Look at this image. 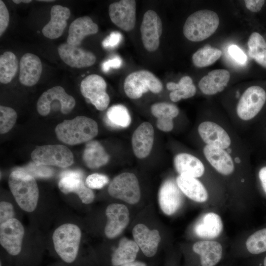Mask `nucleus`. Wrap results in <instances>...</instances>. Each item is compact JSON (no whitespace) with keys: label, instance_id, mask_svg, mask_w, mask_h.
Segmentation results:
<instances>
[{"label":"nucleus","instance_id":"79ce46f5","mask_svg":"<svg viewBox=\"0 0 266 266\" xmlns=\"http://www.w3.org/2000/svg\"><path fill=\"white\" fill-rule=\"evenodd\" d=\"M123 36L122 34L117 31L110 33L102 42L103 47L106 49H112L116 47L121 43Z\"/></svg>","mask_w":266,"mask_h":266},{"label":"nucleus","instance_id":"a211bd4d","mask_svg":"<svg viewBox=\"0 0 266 266\" xmlns=\"http://www.w3.org/2000/svg\"><path fill=\"white\" fill-rule=\"evenodd\" d=\"M154 139V130L151 123H141L134 131L132 137L133 153L138 159H144L151 153Z\"/></svg>","mask_w":266,"mask_h":266},{"label":"nucleus","instance_id":"20e7f679","mask_svg":"<svg viewBox=\"0 0 266 266\" xmlns=\"http://www.w3.org/2000/svg\"><path fill=\"white\" fill-rule=\"evenodd\" d=\"M81 235L80 229L73 224H63L54 231L52 237L55 250L65 263L71 264L76 260Z\"/></svg>","mask_w":266,"mask_h":266},{"label":"nucleus","instance_id":"09e8293b","mask_svg":"<svg viewBox=\"0 0 266 266\" xmlns=\"http://www.w3.org/2000/svg\"><path fill=\"white\" fill-rule=\"evenodd\" d=\"M258 177L263 190L266 194V165L260 168L258 172Z\"/></svg>","mask_w":266,"mask_h":266},{"label":"nucleus","instance_id":"9d476101","mask_svg":"<svg viewBox=\"0 0 266 266\" xmlns=\"http://www.w3.org/2000/svg\"><path fill=\"white\" fill-rule=\"evenodd\" d=\"M83 177L84 174L81 170L64 171L61 174V178L58 186L63 193H74L78 196L83 203L89 204L94 200L95 195L93 191L85 185Z\"/></svg>","mask_w":266,"mask_h":266},{"label":"nucleus","instance_id":"72a5a7b5","mask_svg":"<svg viewBox=\"0 0 266 266\" xmlns=\"http://www.w3.org/2000/svg\"><path fill=\"white\" fill-rule=\"evenodd\" d=\"M105 123L113 128H126L132 121L131 116L127 108L122 104H115L107 111Z\"/></svg>","mask_w":266,"mask_h":266},{"label":"nucleus","instance_id":"e433bc0d","mask_svg":"<svg viewBox=\"0 0 266 266\" xmlns=\"http://www.w3.org/2000/svg\"><path fill=\"white\" fill-rule=\"evenodd\" d=\"M248 252L254 255L266 252V228L260 230L251 235L246 242Z\"/></svg>","mask_w":266,"mask_h":266},{"label":"nucleus","instance_id":"4468645a","mask_svg":"<svg viewBox=\"0 0 266 266\" xmlns=\"http://www.w3.org/2000/svg\"><path fill=\"white\" fill-rule=\"evenodd\" d=\"M24 229L15 218L0 225L1 245L11 256H17L21 251Z\"/></svg>","mask_w":266,"mask_h":266},{"label":"nucleus","instance_id":"8fccbe9b","mask_svg":"<svg viewBox=\"0 0 266 266\" xmlns=\"http://www.w3.org/2000/svg\"><path fill=\"white\" fill-rule=\"evenodd\" d=\"M121 266H146L144 263L141 262H133L128 264L123 265Z\"/></svg>","mask_w":266,"mask_h":266},{"label":"nucleus","instance_id":"a19ab883","mask_svg":"<svg viewBox=\"0 0 266 266\" xmlns=\"http://www.w3.org/2000/svg\"><path fill=\"white\" fill-rule=\"evenodd\" d=\"M14 212L13 205L6 201H1L0 203V224L14 218Z\"/></svg>","mask_w":266,"mask_h":266},{"label":"nucleus","instance_id":"dca6fc26","mask_svg":"<svg viewBox=\"0 0 266 266\" xmlns=\"http://www.w3.org/2000/svg\"><path fill=\"white\" fill-rule=\"evenodd\" d=\"M105 213L107 223L104 233L109 238L118 236L126 228L129 222V212L127 206L122 204L113 203L109 205Z\"/></svg>","mask_w":266,"mask_h":266},{"label":"nucleus","instance_id":"ea45409f","mask_svg":"<svg viewBox=\"0 0 266 266\" xmlns=\"http://www.w3.org/2000/svg\"><path fill=\"white\" fill-rule=\"evenodd\" d=\"M109 182L108 177L104 174L93 173L86 179V184L90 189H100L103 188Z\"/></svg>","mask_w":266,"mask_h":266},{"label":"nucleus","instance_id":"5701e85b","mask_svg":"<svg viewBox=\"0 0 266 266\" xmlns=\"http://www.w3.org/2000/svg\"><path fill=\"white\" fill-rule=\"evenodd\" d=\"M193 250L199 256L200 266H216L223 255L221 244L214 241L197 242L193 245Z\"/></svg>","mask_w":266,"mask_h":266},{"label":"nucleus","instance_id":"603ef678","mask_svg":"<svg viewBox=\"0 0 266 266\" xmlns=\"http://www.w3.org/2000/svg\"><path fill=\"white\" fill-rule=\"evenodd\" d=\"M259 266H266V255L263 258L261 263H259Z\"/></svg>","mask_w":266,"mask_h":266},{"label":"nucleus","instance_id":"2f4dec72","mask_svg":"<svg viewBox=\"0 0 266 266\" xmlns=\"http://www.w3.org/2000/svg\"><path fill=\"white\" fill-rule=\"evenodd\" d=\"M138 251L139 247L135 241L122 238L112 256V265L119 266L134 262Z\"/></svg>","mask_w":266,"mask_h":266},{"label":"nucleus","instance_id":"5fc2aeb1","mask_svg":"<svg viewBox=\"0 0 266 266\" xmlns=\"http://www.w3.org/2000/svg\"><path fill=\"white\" fill-rule=\"evenodd\" d=\"M265 126H266V122H265Z\"/></svg>","mask_w":266,"mask_h":266},{"label":"nucleus","instance_id":"bb28decb","mask_svg":"<svg viewBox=\"0 0 266 266\" xmlns=\"http://www.w3.org/2000/svg\"><path fill=\"white\" fill-rule=\"evenodd\" d=\"M151 112L157 118V128L163 132H168L173 129V119L177 116L179 111L174 104L160 102L152 105Z\"/></svg>","mask_w":266,"mask_h":266},{"label":"nucleus","instance_id":"f03ea898","mask_svg":"<svg viewBox=\"0 0 266 266\" xmlns=\"http://www.w3.org/2000/svg\"><path fill=\"white\" fill-rule=\"evenodd\" d=\"M8 185L21 208L27 212L33 211L37 205L39 196L38 188L34 177L17 169L10 173Z\"/></svg>","mask_w":266,"mask_h":266},{"label":"nucleus","instance_id":"f704fd0d","mask_svg":"<svg viewBox=\"0 0 266 266\" xmlns=\"http://www.w3.org/2000/svg\"><path fill=\"white\" fill-rule=\"evenodd\" d=\"M18 61L15 55L10 51L5 52L0 56V82H10L18 69Z\"/></svg>","mask_w":266,"mask_h":266},{"label":"nucleus","instance_id":"aec40b11","mask_svg":"<svg viewBox=\"0 0 266 266\" xmlns=\"http://www.w3.org/2000/svg\"><path fill=\"white\" fill-rule=\"evenodd\" d=\"M133 234L134 241L146 256L151 257L156 253L161 241L158 230H150L144 224H138L134 227Z\"/></svg>","mask_w":266,"mask_h":266},{"label":"nucleus","instance_id":"58836bf2","mask_svg":"<svg viewBox=\"0 0 266 266\" xmlns=\"http://www.w3.org/2000/svg\"><path fill=\"white\" fill-rule=\"evenodd\" d=\"M30 174L33 177L48 178L51 177L54 173V170L46 166L35 163H31L25 167L19 168Z\"/></svg>","mask_w":266,"mask_h":266},{"label":"nucleus","instance_id":"2eb2a0df","mask_svg":"<svg viewBox=\"0 0 266 266\" xmlns=\"http://www.w3.org/2000/svg\"><path fill=\"white\" fill-rule=\"evenodd\" d=\"M58 52L63 61L72 67H88L96 61V57L92 52L67 43L60 45Z\"/></svg>","mask_w":266,"mask_h":266},{"label":"nucleus","instance_id":"49530a36","mask_svg":"<svg viewBox=\"0 0 266 266\" xmlns=\"http://www.w3.org/2000/svg\"><path fill=\"white\" fill-rule=\"evenodd\" d=\"M122 65V60L119 56H116L112 59L104 61L101 66L102 69L104 72H107L111 68L118 69Z\"/></svg>","mask_w":266,"mask_h":266},{"label":"nucleus","instance_id":"423d86ee","mask_svg":"<svg viewBox=\"0 0 266 266\" xmlns=\"http://www.w3.org/2000/svg\"><path fill=\"white\" fill-rule=\"evenodd\" d=\"M33 161L43 166H55L65 168L73 163V155L64 145L49 144L37 147L31 153Z\"/></svg>","mask_w":266,"mask_h":266},{"label":"nucleus","instance_id":"473e14b6","mask_svg":"<svg viewBox=\"0 0 266 266\" xmlns=\"http://www.w3.org/2000/svg\"><path fill=\"white\" fill-rule=\"evenodd\" d=\"M166 86L167 90L171 91L169 96L173 102L191 98L196 93V87L193 83L192 79L189 76L182 77L177 83L169 82Z\"/></svg>","mask_w":266,"mask_h":266},{"label":"nucleus","instance_id":"864d4df0","mask_svg":"<svg viewBox=\"0 0 266 266\" xmlns=\"http://www.w3.org/2000/svg\"><path fill=\"white\" fill-rule=\"evenodd\" d=\"M38 1H44V2H52V1H54V0H38Z\"/></svg>","mask_w":266,"mask_h":266},{"label":"nucleus","instance_id":"cd10ccee","mask_svg":"<svg viewBox=\"0 0 266 266\" xmlns=\"http://www.w3.org/2000/svg\"><path fill=\"white\" fill-rule=\"evenodd\" d=\"M223 229L221 217L213 212L204 214L194 226V232L199 237L211 239L217 237Z\"/></svg>","mask_w":266,"mask_h":266},{"label":"nucleus","instance_id":"412c9836","mask_svg":"<svg viewBox=\"0 0 266 266\" xmlns=\"http://www.w3.org/2000/svg\"><path fill=\"white\" fill-rule=\"evenodd\" d=\"M19 80L26 86L36 84L41 75L42 67L41 60L36 55L27 53L20 61Z\"/></svg>","mask_w":266,"mask_h":266},{"label":"nucleus","instance_id":"ddd939ff","mask_svg":"<svg viewBox=\"0 0 266 266\" xmlns=\"http://www.w3.org/2000/svg\"><path fill=\"white\" fill-rule=\"evenodd\" d=\"M108 13L112 22L123 31L133 30L136 22V2L122 0L111 3Z\"/></svg>","mask_w":266,"mask_h":266},{"label":"nucleus","instance_id":"a18cd8bd","mask_svg":"<svg viewBox=\"0 0 266 266\" xmlns=\"http://www.w3.org/2000/svg\"><path fill=\"white\" fill-rule=\"evenodd\" d=\"M230 55L238 63L244 64L247 61V56L243 51L236 45H231L228 48Z\"/></svg>","mask_w":266,"mask_h":266},{"label":"nucleus","instance_id":"39448f33","mask_svg":"<svg viewBox=\"0 0 266 266\" xmlns=\"http://www.w3.org/2000/svg\"><path fill=\"white\" fill-rule=\"evenodd\" d=\"M163 84L153 73L147 70H139L129 74L124 82V90L131 99H138L148 91L154 94L160 93Z\"/></svg>","mask_w":266,"mask_h":266},{"label":"nucleus","instance_id":"6ab92c4d","mask_svg":"<svg viewBox=\"0 0 266 266\" xmlns=\"http://www.w3.org/2000/svg\"><path fill=\"white\" fill-rule=\"evenodd\" d=\"M198 131L201 139L207 145L224 149L228 148L231 143L226 131L214 122H203L199 125Z\"/></svg>","mask_w":266,"mask_h":266},{"label":"nucleus","instance_id":"7ed1b4c3","mask_svg":"<svg viewBox=\"0 0 266 266\" xmlns=\"http://www.w3.org/2000/svg\"><path fill=\"white\" fill-rule=\"evenodd\" d=\"M219 24V18L215 12L202 9L191 14L183 26L184 36L194 42L202 41L213 34Z\"/></svg>","mask_w":266,"mask_h":266},{"label":"nucleus","instance_id":"b1692460","mask_svg":"<svg viewBox=\"0 0 266 266\" xmlns=\"http://www.w3.org/2000/svg\"><path fill=\"white\" fill-rule=\"evenodd\" d=\"M98 31V25L90 17L77 18L69 26L66 43L78 46L86 36L95 34Z\"/></svg>","mask_w":266,"mask_h":266},{"label":"nucleus","instance_id":"37998d69","mask_svg":"<svg viewBox=\"0 0 266 266\" xmlns=\"http://www.w3.org/2000/svg\"><path fill=\"white\" fill-rule=\"evenodd\" d=\"M9 22L8 10L1 0H0V35L5 31Z\"/></svg>","mask_w":266,"mask_h":266},{"label":"nucleus","instance_id":"c756f323","mask_svg":"<svg viewBox=\"0 0 266 266\" xmlns=\"http://www.w3.org/2000/svg\"><path fill=\"white\" fill-rule=\"evenodd\" d=\"M176 181L181 192L190 199L198 202H203L207 200V192L196 178L179 175Z\"/></svg>","mask_w":266,"mask_h":266},{"label":"nucleus","instance_id":"7c9ffc66","mask_svg":"<svg viewBox=\"0 0 266 266\" xmlns=\"http://www.w3.org/2000/svg\"><path fill=\"white\" fill-rule=\"evenodd\" d=\"M109 158V155L99 141L91 140L86 143L83 160L89 168H96L104 166L108 162Z\"/></svg>","mask_w":266,"mask_h":266},{"label":"nucleus","instance_id":"f3484780","mask_svg":"<svg viewBox=\"0 0 266 266\" xmlns=\"http://www.w3.org/2000/svg\"><path fill=\"white\" fill-rule=\"evenodd\" d=\"M181 191L177 183L171 179L165 181L159 192V203L163 212L167 215L174 214L183 202Z\"/></svg>","mask_w":266,"mask_h":266},{"label":"nucleus","instance_id":"1a4fd4ad","mask_svg":"<svg viewBox=\"0 0 266 266\" xmlns=\"http://www.w3.org/2000/svg\"><path fill=\"white\" fill-rule=\"evenodd\" d=\"M107 84L100 76L92 74L85 77L80 83V92L97 109H106L110 102V98L106 92Z\"/></svg>","mask_w":266,"mask_h":266},{"label":"nucleus","instance_id":"c85d7f7f","mask_svg":"<svg viewBox=\"0 0 266 266\" xmlns=\"http://www.w3.org/2000/svg\"><path fill=\"white\" fill-rule=\"evenodd\" d=\"M174 165L181 175L194 178L201 176L204 172L202 163L197 157L187 153H180L174 158Z\"/></svg>","mask_w":266,"mask_h":266},{"label":"nucleus","instance_id":"0eeeda50","mask_svg":"<svg viewBox=\"0 0 266 266\" xmlns=\"http://www.w3.org/2000/svg\"><path fill=\"white\" fill-rule=\"evenodd\" d=\"M266 104V90L258 85H252L244 91L236 106L238 116L244 121L257 117Z\"/></svg>","mask_w":266,"mask_h":266},{"label":"nucleus","instance_id":"4c0bfd02","mask_svg":"<svg viewBox=\"0 0 266 266\" xmlns=\"http://www.w3.org/2000/svg\"><path fill=\"white\" fill-rule=\"evenodd\" d=\"M17 118L16 111L12 108L0 106V133L8 132L15 125Z\"/></svg>","mask_w":266,"mask_h":266},{"label":"nucleus","instance_id":"a878e982","mask_svg":"<svg viewBox=\"0 0 266 266\" xmlns=\"http://www.w3.org/2000/svg\"><path fill=\"white\" fill-rule=\"evenodd\" d=\"M230 78L229 72L224 69H214L209 72L199 82V87L202 93L213 95L223 91Z\"/></svg>","mask_w":266,"mask_h":266},{"label":"nucleus","instance_id":"f257e3e1","mask_svg":"<svg viewBox=\"0 0 266 266\" xmlns=\"http://www.w3.org/2000/svg\"><path fill=\"white\" fill-rule=\"evenodd\" d=\"M55 132L61 141L73 145L91 141L98 133V126L90 118L78 116L57 125Z\"/></svg>","mask_w":266,"mask_h":266},{"label":"nucleus","instance_id":"3c124183","mask_svg":"<svg viewBox=\"0 0 266 266\" xmlns=\"http://www.w3.org/2000/svg\"><path fill=\"white\" fill-rule=\"evenodd\" d=\"M14 3L16 4H19L20 3H29L32 1L31 0H13Z\"/></svg>","mask_w":266,"mask_h":266},{"label":"nucleus","instance_id":"393cba45","mask_svg":"<svg viewBox=\"0 0 266 266\" xmlns=\"http://www.w3.org/2000/svg\"><path fill=\"white\" fill-rule=\"evenodd\" d=\"M203 152L208 162L218 172L225 175L233 172L234 169L233 161L224 149L206 145Z\"/></svg>","mask_w":266,"mask_h":266},{"label":"nucleus","instance_id":"9b49d317","mask_svg":"<svg viewBox=\"0 0 266 266\" xmlns=\"http://www.w3.org/2000/svg\"><path fill=\"white\" fill-rule=\"evenodd\" d=\"M55 100L59 101L61 111L64 114L70 113L75 105L74 98L67 94L60 86L53 87L42 93L36 104L37 110L42 116H46L50 112L51 103Z\"/></svg>","mask_w":266,"mask_h":266},{"label":"nucleus","instance_id":"c03bdc74","mask_svg":"<svg viewBox=\"0 0 266 266\" xmlns=\"http://www.w3.org/2000/svg\"><path fill=\"white\" fill-rule=\"evenodd\" d=\"M266 44V41L262 34L258 32H253L250 34L248 40V50H253Z\"/></svg>","mask_w":266,"mask_h":266},{"label":"nucleus","instance_id":"6e6552de","mask_svg":"<svg viewBox=\"0 0 266 266\" xmlns=\"http://www.w3.org/2000/svg\"><path fill=\"white\" fill-rule=\"evenodd\" d=\"M108 191L111 197L132 204L137 203L140 198L138 179L130 172L116 176L110 183Z\"/></svg>","mask_w":266,"mask_h":266},{"label":"nucleus","instance_id":"de8ad7c7","mask_svg":"<svg viewBox=\"0 0 266 266\" xmlns=\"http://www.w3.org/2000/svg\"><path fill=\"white\" fill-rule=\"evenodd\" d=\"M265 1L264 0H245L244 3L249 10L256 13L262 9Z\"/></svg>","mask_w":266,"mask_h":266},{"label":"nucleus","instance_id":"f8f14e48","mask_svg":"<svg viewBox=\"0 0 266 266\" xmlns=\"http://www.w3.org/2000/svg\"><path fill=\"white\" fill-rule=\"evenodd\" d=\"M141 39L146 50L154 52L159 47L163 31L161 19L154 10H147L143 17L140 28Z\"/></svg>","mask_w":266,"mask_h":266},{"label":"nucleus","instance_id":"4be33fe9","mask_svg":"<svg viewBox=\"0 0 266 266\" xmlns=\"http://www.w3.org/2000/svg\"><path fill=\"white\" fill-rule=\"evenodd\" d=\"M70 15V10L67 7L53 5L50 11V20L42 29L44 36L51 39L60 37L67 26Z\"/></svg>","mask_w":266,"mask_h":266},{"label":"nucleus","instance_id":"c9c22d12","mask_svg":"<svg viewBox=\"0 0 266 266\" xmlns=\"http://www.w3.org/2000/svg\"><path fill=\"white\" fill-rule=\"evenodd\" d=\"M222 51L210 45H206L197 50L192 56L194 65L198 67H203L212 65L218 60Z\"/></svg>","mask_w":266,"mask_h":266}]
</instances>
